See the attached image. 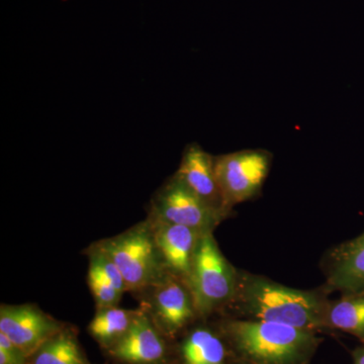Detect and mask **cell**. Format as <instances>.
Returning <instances> with one entry per match:
<instances>
[{
    "mask_svg": "<svg viewBox=\"0 0 364 364\" xmlns=\"http://www.w3.org/2000/svg\"><path fill=\"white\" fill-rule=\"evenodd\" d=\"M238 269L225 257L214 232L203 234L196 247L188 287L200 318L223 313L233 299Z\"/></svg>",
    "mask_w": 364,
    "mask_h": 364,
    "instance_id": "3957f363",
    "label": "cell"
},
{
    "mask_svg": "<svg viewBox=\"0 0 364 364\" xmlns=\"http://www.w3.org/2000/svg\"><path fill=\"white\" fill-rule=\"evenodd\" d=\"M221 332L249 364H308L321 342L316 332L264 321L226 317Z\"/></svg>",
    "mask_w": 364,
    "mask_h": 364,
    "instance_id": "7a4b0ae2",
    "label": "cell"
},
{
    "mask_svg": "<svg viewBox=\"0 0 364 364\" xmlns=\"http://www.w3.org/2000/svg\"><path fill=\"white\" fill-rule=\"evenodd\" d=\"M32 364H88L77 341L67 331H60L33 354Z\"/></svg>",
    "mask_w": 364,
    "mask_h": 364,
    "instance_id": "e0dca14e",
    "label": "cell"
},
{
    "mask_svg": "<svg viewBox=\"0 0 364 364\" xmlns=\"http://www.w3.org/2000/svg\"><path fill=\"white\" fill-rule=\"evenodd\" d=\"M174 174L210 208L226 218L231 215L232 210L227 207L218 182L215 156L200 145L191 143L186 146L181 165Z\"/></svg>",
    "mask_w": 364,
    "mask_h": 364,
    "instance_id": "8fae6325",
    "label": "cell"
},
{
    "mask_svg": "<svg viewBox=\"0 0 364 364\" xmlns=\"http://www.w3.org/2000/svg\"><path fill=\"white\" fill-rule=\"evenodd\" d=\"M148 222L165 270L188 284L196 247L203 234L191 228L150 218Z\"/></svg>",
    "mask_w": 364,
    "mask_h": 364,
    "instance_id": "9c48e42d",
    "label": "cell"
},
{
    "mask_svg": "<svg viewBox=\"0 0 364 364\" xmlns=\"http://www.w3.org/2000/svg\"><path fill=\"white\" fill-rule=\"evenodd\" d=\"M328 293L341 294L364 291V232L335 246L323 261Z\"/></svg>",
    "mask_w": 364,
    "mask_h": 364,
    "instance_id": "30bf717a",
    "label": "cell"
},
{
    "mask_svg": "<svg viewBox=\"0 0 364 364\" xmlns=\"http://www.w3.org/2000/svg\"><path fill=\"white\" fill-rule=\"evenodd\" d=\"M139 313L140 309L124 310L117 306L97 309L88 330L98 342L112 346L128 331Z\"/></svg>",
    "mask_w": 364,
    "mask_h": 364,
    "instance_id": "2e32d148",
    "label": "cell"
},
{
    "mask_svg": "<svg viewBox=\"0 0 364 364\" xmlns=\"http://www.w3.org/2000/svg\"><path fill=\"white\" fill-rule=\"evenodd\" d=\"M267 150L246 149L215 156L218 182L230 210L259 195L272 164Z\"/></svg>",
    "mask_w": 364,
    "mask_h": 364,
    "instance_id": "5b68a950",
    "label": "cell"
},
{
    "mask_svg": "<svg viewBox=\"0 0 364 364\" xmlns=\"http://www.w3.org/2000/svg\"><path fill=\"white\" fill-rule=\"evenodd\" d=\"M88 286L97 309L117 306L123 294L128 291L123 275L116 264L95 246L88 250Z\"/></svg>",
    "mask_w": 364,
    "mask_h": 364,
    "instance_id": "4fadbf2b",
    "label": "cell"
},
{
    "mask_svg": "<svg viewBox=\"0 0 364 364\" xmlns=\"http://www.w3.org/2000/svg\"><path fill=\"white\" fill-rule=\"evenodd\" d=\"M325 328L349 333L364 344V291L341 294L335 301L330 299L325 314Z\"/></svg>",
    "mask_w": 364,
    "mask_h": 364,
    "instance_id": "9a60e30c",
    "label": "cell"
},
{
    "mask_svg": "<svg viewBox=\"0 0 364 364\" xmlns=\"http://www.w3.org/2000/svg\"><path fill=\"white\" fill-rule=\"evenodd\" d=\"M28 356L6 337L0 333V364H26Z\"/></svg>",
    "mask_w": 364,
    "mask_h": 364,
    "instance_id": "ac0fdd59",
    "label": "cell"
},
{
    "mask_svg": "<svg viewBox=\"0 0 364 364\" xmlns=\"http://www.w3.org/2000/svg\"><path fill=\"white\" fill-rule=\"evenodd\" d=\"M241 364H249V363H243V361H242Z\"/></svg>",
    "mask_w": 364,
    "mask_h": 364,
    "instance_id": "ffe728a7",
    "label": "cell"
},
{
    "mask_svg": "<svg viewBox=\"0 0 364 364\" xmlns=\"http://www.w3.org/2000/svg\"><path fill=\"white\" fill-rule=\"evenodd\" d=\"M328 294L323 287L312 291L291 289L238 269L233 299L223 313L228 318L279 323L318 333L326 329Z\"/></svg>",
    "mask_w": 364,
    "mask_h": 364,
    "instance_id": "6da1fadb",
    "label": "cell"
},
{
    "mask_svg": "<svg viewBox=\"0 0 364 364\" xmlns=\"http://www.w3.org/2000/svg\"><path fill=\"white\" fill-rule=\"evenodd\" d=\"M150 219L210 233L225 219L174 174L158 189L151 202Z\"/></svg>",
    "mask_w": 364,
    "mask_h": 364,
    "instance_id": "8992f818",
    "label": "cell"
},
{
    "mask_svg": "<svg viewBox=\"0 0 364 364\" xmlns=\"http://www.w3.org/2000/svg\"><path fill=\"white\" fill-rule=\"evenodd\" d=\"M352 358L353 364H364V344L354 349L352 352Z\"/></svg>",
    "mask_w": 364,
    "mask_h": 364,
    "instance_id": "d6986e66",
    "label": "cell"
},
{
    "mask_svg": "<svg viewBox=\"0 0 364 364\" xmlns=\"http://www.w3.org/2000/svg\"><path fill=\"white\" fill-rule=\"evenodd\" d=\"M116 264L128 291H145L166 273L149 222L95 244Z\"/></svg>",
    "mask_w": 364,
    "mask_h": 364,
    "instance_id": "277c9868",
    "label": "cell"
},
{
    "mask_svg": "<svg viewBox=\"0 0 364 364\" xmlns=\"http://www.w3.org/2000/svg\"><path fill=\"white\" fill-rule=\"evenodd\" d=\"M181 354L184 364H225L227 347L217 332L198 326L182 341Z\"/></svg>",
    "mask_w": 364,
    "mask_h": 364,
    "instance_id": "5bb4252c",
    "label": "cell"
},
{
    "mask_svg": "<svg viewBox=\"0 0 364 364\" xmlns=\"http://www.w3.org/2000/svg\"><path fill=\"white\" fill-rule=\"evenodd\" d=\"M60 331L61 325L37 306L2 305L0 309V333L28 358Z\"/></svg>",
    "mask_w": 364,
    "mask_h": 364,
    "instance_id": "ba28073f",
    "label": "cell"
},
{
    "mask_svg": "<svg viewBox=\"0 0 364 364\" xmlns=\"http://www.w3.org/2000/svg\"><path fill=\"white\" fill-rule=\"evenodd\" d=\"M145 291H149V299L144 310L157 327L169 334L200 318L188 284L168 272Z\"/></svg>",
    "mask_w": 364,
    "mask_h": 364,
    "instance_id": "52a82bcc",
    "label": "cell"
},
{
    "mask_svg": "<svg viewBox=\"0 0 364 364\" xmlns=\"http://www.w3.org/2000/svg\"><path fill=\"white\" fill-rule=\"evenodd\" d=\"M109 350L112 358L123 363L153 364L164 358L166 346L157 326L142 308L128 331Z\"/></svg>",
    "mask_w": 364,
    "mask_h": 364,
    "instance_id": "7c38bea8",
    "label": "cell"
}]
</instances>
